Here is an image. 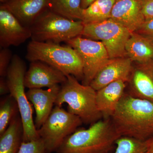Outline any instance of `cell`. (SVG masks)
Returning <instances> with one entry per match:
<instances>
[{
    "label": "cell",
    "instance_id": "6da1fadb",
    "mask_svg": "<svg viewBox=\"0 0 153 153\" xmlns=\"http://www.w3.org/2000/svg\"><path fill=\"white\" fill-rule=\"evenodd\" d=\"M119 134L145 142L153 136V102L124 94L110 117Z\"/></svg>",
    "mask_w": 153,
    "mask_h": 153
},
{
    "label": "cell",
    "instance_id": "7a4b0ae2",
    "mask_svg": "<svg viewBox=\"0 0 153 153\" xmlns=\"http://www.w3.org/2000/svg\"><path fill=\"white\" fill-rule=\"evenodd\" d=\"M120 136L110 118L100 120L88 128L77 129L66 138L57 153H111Z\"/></svg>",
    "mask_w": 153,
    "mask_h": 153
},
{
    "label": "cell",
    "instance_id": "3957f363",
    "mask_svg": "<svg viewBox=\"0 0 153 153\" xmlns=\"http://www.w3.org/2000/svg\"><path fill=\"white\" fill-rule=\"evenodd\" d=\"M67 76L60 85L55 105L67 103V111L80 118L82 123L91 125L103 117L96 103L97 91L90 85L80 83L72 75Z\"/></svg>",
    "mask_w": 153,
    "mask_h": 153
},
{
    "label": "cell",
    "instance_id": "277c9868",
    "mask_svg": "<svg viewBox=\"0 0 153 153\" xmlns=\"http://www.w3.org/2000/svg\"><path fill=\"white\" fill-rule=\"evenodd\" d=\"M26 59L30 62L41 61L78 80L83 76V64L75 49L70 46L60 44L31 41L27 48Z\"/></svg>",
    "mask_w": 153,
    "mask_h": 153
},
{
    "label": "cell",
    "instance_id": "5b68a950",
    "mask_svg": "<svg viewBox=\"0 0 153 153\" xmlns=\"http://www.w3.org/2000/svg\"><path fill=\"white\" fill-rule=\"evenodd\" d=\"M81 21L67 19L47 10L30 27L32 41L60 44L82 36Z\"/></svg>",
    "mask_w": 153,
    "mask_h": 153
},
{
    "label": "cell",
    "instance_id": "8992f818",
    "mask_svg": "<svg viewBox=\"0 0 153 153\" xmlns=\"http://www.w3.org/2000/svg\"><path fill=\"white\" fill-rule=\"evenodd\" d=\"M26 66L19 55H14L9 66L6 79L10 94L16 102L23 127V142L39 138L33 121V110L25 91V77Z\"/></svg>",
    "mask_w": 153,
    "mask_h": 153
},
{
    "label": "cell",
    "instance_id": "52a82bcc",
    "mask_svg": "<svg viewBox=\"0 0 153 153\" xmlns=\"http://www.w3.org/2000/svg\"><path fill=\"white\" fill-rule=\"evenodd\" d=\"M82 123L77 116L55 105L45 123L37 130L47 153L56 152L66 138Z\"/></svg>",
    "mask_w": 153,
    "mask_h": 153
},
{
    "label": "cell",
    "instance_id": "ba28073f",
    "mask_svg": "<svg viewBox=\"0 0 153 153\" xmlns=\"http://www.w3.org/2000/svg\"><path fill=\"white\" fill-rule=\"evenodd\" d=\"M84 25L82 36L101 41L110 59L126 57V45L132 33L127 28L111 19Z\"/></svg>",
    "mask_w": 153,
    "mask_h": 153
},
{
    "label": "cell",
    "instance_id": "9c48e42d",
    "mask_svg": "<svg viewBox=\"0 0 153 153\" xmlns=\"http://www.w3.org/2000/svg\"><path fill=\"white\" fill-rule=\"evenodd\" d=\"M79 54L83 64L82 83L90 85L96 75L109 61L106 48L101 41L79 36L66 42Z\"/></svg>",
    "mask_w": 153,
    "mask_h": 153
},
{
    "label": "cell",
    "instance_id": "30bf717a",
    "mask_svg": "<svg viewBox=\"0 0 153 153\" xmlns=\"http://www.w3.org/2000/svg\"><path fill=\"white\" fill-rule=\"evenodd\" d=\"M32 37L30 27H25L10 11L0 6V47L19 46Z\"/></svg>",
    "mask_w": 153,
    "mask_h": 153
},
{
    "label": "cell",
    "instance_id": "8fae6325",
    "mask_svg": "<svg viewBox=\"0 0 153 153\" xmlns=\"http://www.w3.org/2000/svg\"><path fill=\"white\" fill-rule=\"evenodd\" d=\"M67 76L63 72L41 61L31 62L25 77V87L30 88H50L62 84Z\"/></svg>",
    "mask_w": 153,
    "mask_h": 153
},
{
    "label": "cell",
    "instance_id": "7c38bea8",
    "mask_svg": "<svg viewBox=\"0 0 153 153\" xmlns=\"http://www.w3.org/2000/svg\"><path fill=\"white\" fill-rule=\"evenodd\" d=\"M127 93L153 102V60L133 66Z\"/></svg>",
    "mask_w": 153,
    "mask_h": 153
},
{
    "label": "cell",
    "instance_id": "4fadbf2b",
    "mask_svg": "<svg viewBox=\"0 0 153 153\" xmlns=\"http://www.w3.org/2000/svg\"><path fill=\"white\" fill-rule=\"evenodd\" d=\"M132 62L128 57L110 59L96 75L90 85L97 91L118 80H123L127 83L131 74Z\"/></svg>",
    "mask_w": 153,
    "mask_h": 153
},
{
    "label": "cell",
    "instance_id": "5bb4252c",
    "mask_svg": "<svg viewBox=\"0 0 153 153\" xmlns=\"http://www.w3.org/2000/svg\"><path fill=\"white\" fill-rule=\"evenodd\" d=\"M110 19L131 33L136 32L146 21L141 0H116Z\"/></svg>",
    "mask_w": 153,
    "mask_h": 153
},
{
    "label": "cell",
    "instance_id": "9a60e30c",
    "mask_svg": "<svg viewBox=\"0 0 153 153\" xmlns=\"http://www.w3.org/2000/svg\"><path fill=\"white\" fill-rule=\"evenodd\" d=\"M49 0H7L1 4L25 26L30 27L48 10Z\"/></svg>",
    "mask_w": 153,
    "mask_h": 153
},
{
    "label": "cell",
    "instance_id": "2e32d148",
    "mask_svg": "<svg viewBox=\"0 0 153 153\" xmlns=\"http://www.w3.org/2000/svg\"><path fill=\"white\" fill-rule=\"evenodd\" d=\"M60 88V85H58L47 90L30 88L26 92L28 100L36 111L35 124L37 130L41 127L52 112Z\"/></svg>",
    "mask_w": 153,
    "mask_h": 153
},
{
    "label": "cell",
    "instance_id": "e0dca14e",
    "mask_svg": "<svg viewBox=\"0 0 153 153\" xmlns=\"http://www.w3.org/2000/svg\"><path fill=\"white\" fill-rule=\"evenodd\" d=\"M127 83L120 80L111 82L97 91L96 103L105 118H110L126 93Z\"/></svg>",
    "mask_w": 153,
    "mask_h": 153
},
{
    "label": "cell",
    "instance_id": "ac0fdd59",
    "mask_svg": "<svg viewBox=\"0 0 153 153\" xmlns=\"http://www.w3.org/2000/svg\"><path fill=\"white\" fill-rule=\"evenodd\" d=\"M125 49L126 55L133 62L145 63L153 60V41L136 32L131 33Z\"/></svg>",
    "mask_w": 153,
    "mask_h": 153
},
{
    "label": "cell",
    "instance_id": "d6986e66",
    "mask_svg": "<svg viewBox=\"0 0 153 153\" xmlns=\"http://www.w3.org/2000/svg\"><path fill=\"white\" fill-rule=\"evenodd\" d=\"M23 135L22 119L18 115L0 135V153H18L23 142Z\"/></svg>",
    "mask_w": 153,
    "mask_h": 153
},
{
    "label": "cell",
    "instance_id": "ffe728a7",
    "mask_svg": "<svg viewBox=\"0 0 153 153\" xmlns=\"http://www.w3.org/2000/svg\"><path fill=\"white\" fill-rule=\"evenodd\" d=\"M116 0H96L82 12L84 25L99 23L111 18Z\"/></svg>",
    "mask_w": 153,
    "mask_h": 153
},
{
    "label": "cell",
    "instance_id": "44dd1931",
    "mask_svg": "<svg viewBox=\"0 0 153 153\" xmlns=\"http://www.w3.org/2000/svg\"><path fill=\"white\" fill-rule=\"evenodd\" d=\"M48 9L67 19L82 21L81 0H49Z\"/></svg>",
    "mask_w": 153,
    "mask_h": 153
},
{
    "label": "cell",
    "instance_id": "7402d4cb",
    "mask_svg": "<svg viewBox=\"0 0 153 153\" xmlns=\"http://www.w3.org/2000/svg\"><path fill=\"white\" fill-rule=\"evenodd\" d=\"M19 112L16 102L10 95L5 97L0 104V135L2 134Z\"/></svg>",
    "mask_w": 153,
    "mask_h": 153
},
{
    "label": "cell",
    "instance_id": "603a6c76",
    "mask_svg": "<svg viewBox=\"0 0 153 153\" xmlns=\"http://www.w3.org/2000/svg\"><path fill=\"white\" fill-rule=\"evenodd\" d=\"M146 149V142L130 137L121 136L116 142L113 153H145Z\"/></svg>",
    "mask_w": 153,
    "mask_h": 153
},
{
    "label": "cell",
    "instance_id": "cb8c5ba5",
    "mask_svg": "<svg viewBox=\"0 0 153 153\" xmlns=\"http://www.w3.org/2000/svg\"><path fill=\"white\" fill-rule=\"evenodd\" d=\"M18 153H47L41 138L30 141L22 142Z\"/></svg>",
    "mask_w": 153,
    "mask_h": 153
},
{
    "label": "cell",
    "instance_id": "d4e9b609",
    "mask_svg": "<svg viewBox=\"0 0 153 153\" xmlns=\"http://www.w3.org/2000/svg\"><path fill=\"white\" fill-rule=\"evenodd\" d=\"M13 55L8 48H1L0 51V76L6 77L8 69Z\"/></svg>",
    "mask_w": 153,
    "mask_h": 153
},
{
    "label": "cell",
    "instance_id": "484cf974",
    "mask_svg": "<svg viewBox=\"0 0 153 153\" xmlns=\"http://www.w3.org/2000/svg\"><path fill=\"white\" fill-rule=\"evenodd\" d=\"M136 33L153 41V19L145 21Z\"/></svg>",
    "mask_w": 153,
    "mask_h": 153
},
{
    "label": "cell",
    "instance_id": "4316f807",
    "mask_svg": "<svg viewBox=\"0 0 153 153\" xmlns=\"http://www.w3.org/2000/svg\"><path fill=\"white\" fill-rule=\"evenodd\" d=\"M146 21L153 19V0H141Z\"/></svg>",
    "mask_w": 153,
    "mask_h": 153
},
{
    "label": "cell",
    "instance_id": "83f0119b",
    "mask_svg": "<svg viewBox=\"0 0 153 153\" xmlns=\"http://www.w3.org/2000/svg\"><path fill=\"white\" fill-rule=\"evenodd\" d=\"M10 93L8 84L7 79L5 77H1L0 78V94L4 95Z\"/></svg>",
    "mask_w": 153,
    "mask_h": 153
},
{
    "label": "cell",
    "instance_id": "f1b7e54d",
    "mask_svg": "<svg viewBox=\"0 0 153 153\" xmlns=\"http://www.w3.org/2000/svg\"><path fill=\"white\" fill-rule=\"evenodd\" d=\"M145 142L146 146L145 153H153V136Z\"/></svg>",
    "mask_w": 153,
    "mask_h": 153
},
{
    "label": "cell",
    "instance_id": "f546056e",
    "mask_svg": "<svg viewBox=\"0 0 153 153\" xmlns=\"http://www.w3.org/2000/svg\"><path fill=\"white\" fill-rule=\"evenodd\" d=\"M96 0H81V7L82 9L86 8Z\"/></svg>",
    "mask_w": 153,
    "mask_h": 153
},
{
    "label": "cell",
    "instance_id": "4dcf8cb0",
    "mask_svg": "<svg viewBox=\"0 0 153 153\" xmlns=\"http://www.w3.org/2000/svg\"><path fill=\"white\" fill-rule=\"evenodd\" d=\"M7 1V0H0V1H1V4H2V3L5 2Z\"/></svg>",
    "mask_w": 153,
    "mask_h": 153
}]
</instances>
